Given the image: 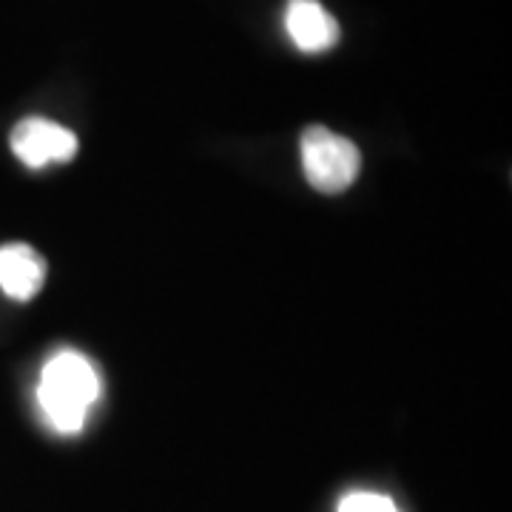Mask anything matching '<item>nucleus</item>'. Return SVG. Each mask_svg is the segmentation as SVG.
I'll return each mask as SVG.
<instances>
[{
	"instance_id": "obj_1",
	"label": "nucleus",
	"mask_w": 512,
	"mask_h": 512,
	"mask_svg": "<svg viewBox=\"0 0 512 512\" xmlns=\"http://www.w3.org/2000/svg\"><path fill=\"white\" fill-rule=\"evenodd\" d=\"M97 399L100 373L89 356L77 350H60L43 365L37 384V404L57 433H80Z\"/></svg>"
},
{
	"instance_id": "obj_2",
	"label": "nucleus",
	"mask_w": 512,
	"mask_h": 512,
	"mask_svg": "<svg viewBox=\"0 0 512 512\" xmlns=\"http://www.w3.org/2000/svg\"><path fill=\"white\" fill-rule=\"evenodd\" d=\"M302 168L316 191L342 194L359 177L362 154L348 137L325 126H308L302 131Z\"/></svg>"
},
{
	"instance_id": "obj_3",
	"label": "nucleus",
	"mask_w": 512,
	"mask_h": 512,
	"mask_svg": "<svg viewBox=\"0 0 512 512\" xmlns=\"http://www.w3.org/2000/svg\"><path fill=\"white\" fill-rule=\"evenodd\" d=\"M12 151L29 168H46L52 163H69L77 154V137L72 128L46 117H26L12 128Z\"/></svg>"
},
{
	"instance_id": "obj_4",
	"label": "nucleus",
	"mask_w": 512,
	"mask_h": 512,
	"mask_svg": "<svg viewBox=\"0 0 512 512\" xmlns=\"http://www.w3.org/2000/svg\"><path fill=\"white\" fill-rule=\"evenodd\" d=\"M285 29L305 55H322L339 43V23L319 0H288Z\"/></svg>"
},
{
	"instance_id": "obj_5",
	"label": "nucleus",
	"mask_w": 512,
	"mask_h": 512,
	"mask_svg": "<svg viewBox=\"0 0 512 512\" xmlns=\"http://www.w3.org/2000/svg\"><path fill=\"white\" fill-rule=\"evenodd\" d=\"M46 282V259L32 245H0V288L6 296L26 302Z\"/></svg>"
},
{
	"instance_id": "obj_6",
	"label": "nucleus",
	"mask_w": 512,
	"mask_h": 512,
	"mask_svg": "<svg viewBox=\"0 0 512 512\" xmlns=\"http://www.w3.org/2000/svg\"><path fill=\"white\" fill-rule=\"evenodd\" d=\"M339 512H399V507L393 504V498H387L382 493L353 490V493L342 495Z\"/></svg>"
}]
</instances>
